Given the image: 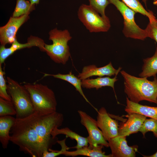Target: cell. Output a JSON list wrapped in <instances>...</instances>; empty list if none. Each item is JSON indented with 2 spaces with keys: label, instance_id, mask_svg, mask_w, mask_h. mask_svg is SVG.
I'll return each instance as SVG.
<instances>
[{
  "label": "cell",
  "instance_id": "obj_16",
  "mask_svg": "<svg viewBox=\"0 0 157 157\" xmlns=\"http://www.w3.org/2000/svg\"><path fill=\"white\" fill-rule=\"evenodd\" d=\"M125 110L128 114L138 113L157 120V107L143 105L132 102L127 97Z\"/></svg>",
  "mask_w": 157,
  "mask_h": 157
},
{
  "label": "cell",
  "instance_id": "obj_33",
  "mask_svg": "<svg viewBox=\"0 0 157 157\" xmlns=\"http://www.w3.org/2000/svg\"><path fill=\"white\" fill-rule=\"evenodd\" d=\"M147 0H142V1L144 3L145 6H147Z\"/></svg>",
  "mask_w": 157,
  "mask_h": 157
},
{
  "label": "cell",
  "instance_id": "obj_12",
  "mask_svg": "<svg viewBox=\"0 0 157 157\" xmlns=\"http://www.w3.org/2000/svg\"><path fill=\"white\" fill-rule=\"evenodd\" d=\"M126 136L118 135L108 141L112 157H134L137 151V145L129 146Z\"/></svg>",
  "mask_w": 157,
  "mask_h": 157
},
{
  "label": "cell",
  "instance_id": "obj_31",
  "mask_svg": "<svg viewBox=\"0 0 157 157\" xmlns=\"http://www.w3.org/2000/svg\"><path fill=\"white\" fill-rule=\"evenodd\" d=\"M143 156L146 157H157V151L154 154L149 156H145L143 155Z\"/></svg>",
  "mask_w": 157,
  "mask_h": 157
},
{
  "label": "cell",
  "instance_id": "obj_22",
  "mask_svg": "<svg viewBox=\"0 0 157 157\" xmlns=\"http://www.w3.org/2000/svg\"><path fill=\"white\" fill-rule=\"evenodd\" d=\"M126 6L136 13L147 16L149 19V22H151L156 18L153 13L151 11H147L143 7L139 0H122Z\"/></svg>",
  "mask_w": 157,
  "mask_h": 157
},
{
  "label": "cell",
  "instance_id": "obj_27",
  "mask_svg": "<svg viewBox=\"0 0 157 157\" xmlns=\"http://www.w3.org/2000/svg\"><path fill=\"white\" fill-rule=\"evenodd\" d=\"M5 73L0 64V97L5 100L11 101V98L7 91V86L4 78Z\"/></svg>",
  "mask_w": 157,
  "mask_h": 157
},
{
  "label": "cell",
  "instance_id": "obj_11",
  "mask_svg": "<svg viewBox=\"0 0 157 157\" xmlns=\"http://www.w3.org/2000/svg\"><path fill=\"white\" fill-rule=\"evenodd\" d=\"M45 43L43 40L38 37L31 36L28 38L27 42L24 44L19 43L16 40L9 48L1 45L0 47V64L1 65L6 59L16 51L32 47H38L40 51L45 52Z\"/></svg>",
  "mask_w": 157,
  "mask_h": 157
},
{
  "label": "cell",
  "instance_id": "obj_29",
  "mask_svg": "<svg viewBox=\"0 0 157 157\" xmlns=\"http://www.w3.org/2000/svg\"><path fill=\"white\" fill-rule=\"evenodd\" d=\"M146 28L149 37L154 40L157 43V19L149 22Z\"/></svg>",
  "mask_w": 157,
  "mask_h": 157
},
{
  "label": "cell",
  "instance_id": "obj_18",
  "mask_svg": "<svg viewBox=\"0 0 157 157\" xmlns=\"http://www.w3.org/2000/svg\"><path fill=\"white\" fill-rule=\"evenodd\" d=\"M115 75L113 78H110L109 76L101 77H99L94 79L89 78L82 80V86L86 89L96 88L98 90L103 87L109 86L112 87L114 90L115 83L118 79Z\"/></svg>",
  "mask_w": 157,
  "mask_h": 157
},
{
  "label": "cell",
  "instance_id": "obj_4",
  "mask_svg": "<svg viewBox=\"0 0 157 157\" xmlns=\"http://www.w3.org/2000/svg\"><path fill=\"white\" fill-rule=\"evenodd\" d=\"M49 39L51 40V44H45V52L54 62L66 64L71 56L68 42L72 39L67 29L58 30L55 28L49 32Z\"/></svg>",
  "mask_w": 157,
  "mask_h": 157
},
{
  "label": "cell",
  "instance_id": "obj_3",
  "mask_svg": "<svg viewBox=\"0 0 157 157\" xmlns=\"http://www.w3.org/2000/svg\"><path fill=\"white\" fill-rule=\"evenodd\" d=\"M24 86L30 95L34 112L44 115L56 111L54 93L48 86L41 83H26Z\"/></svg>",
  "mask_w": 157,
  "mask_h": 157
},
{
  "label": "cell",
  "instance_id": "obj_17",
  "mask_svg": "<svg viewBox=\"0 0 157 157\" xmlns=\"http://www.w3.org/2000/svg\"><path fill=\"white\" fill-rule=\"evenodd\" d=\"M15 120L11 115L0 116V141L4 149L7 148L10 141V131Z\"/></svg>",
  "mask_w": 157,
  "mask_h": 157
},
{
  "label": "cell",
  "instance_id": "obj_30",
  "mask_svg": "<svg viewBox=\"0 0 157 157\" xmlns=\"http://www.w3.org/2000/svg\"><path fill=\"white\" fill-rule=\"evenodd\" d=\"M40 0H29L32 4H39Z\"/></svg>",
  "mask_w": 157,
  "mask_h": 157
},
{
  "label": "cell",
  "instance_id": "obj_6",
  "mask_svg": "<svg viewBox=\"0 0 157 157\" xmlns=\"http://www.w3.org/2000/svg\"><path fill=\"white\" fill-rule=\"evenodd\" d=\"M110 3L114 5L122 14L124 19L122 32L127 38L144 40L149 37L146 28H141L136 23L135 15L136 13L119 0H108Z\"/></svg>",
  "mask_w": 157,
  "mask_h": 157
},
{
  "label": "cell",
  "instance_id": "obj_21",
  "mask_svg": "<svg viewBox=\"0 0 157 157\" xmlns=\"http://www.w3.org/2000/svg\"><path fill=\"white\" fill-rule=\"evenodd\" d=\"M142 72L139 74L141 77L156 76L157 73V47L154 55L143 60Z\"/></svg>",
  "mask_w": 157,
  "mask_h": 157
},
{
  "label": "cell",
  "instance_id": "obj_26",
  "mask_svg": "<svg viewBox=\"0 0 157 157\" xmlns=\"http://www.w3.org/2000/svg\"><path fill=\"white\" fill-rule=\"evenodd\" d=\"M89 5L95 10L101 16L106 17L105 10L106 7L110 3L108 0H88Z\"/></svg>",
  "mask_w": 157,
  "mask_h": 157
},
{
  "label": "cell",
  "instance_id": "obj_25",
  "mask_svg": "<svg viewBox=\"0 0 157 157\" xmlns=\"http://www.w3.org/2000/svg\"><path fill=\"white\" fill-rule=\"evenodd\" d=\"M139 131L141 132L144 136L146 133L151 131L157 138V120L151 118H146L142 125Z\"/></svg>",
  "mask_w": 157,
  "mask_h": 157
},
{
  "label": "cell",
  "instance_id": "obj_19",
  "mask_svg": "<svg viewBox=\"0 0 157 157\" xmlns=\"http://www.w3.org/2000/svg\"><path fill=\"white\" fill-rule=\"evenodd\" d=\"M51 134L53 138L56 137L58 135L63 134L65 135L67 138H69L72 140H75L77 142V144L76 146L70 148L78 149L88 146L89 144L88 137H85L82 136L67 127L61 129L56 128L52 130Z\"/></svg>",
  "mask_w": 157,
  "mask_h": 157
},
{
  "label": "cell",
  "instance_id": "obj_8",
  "mask_svg": "<svg viewBox=\"0 0 157 157\" xmlns=\"http://www.w3.org/2000/svg\"><path fill=\"white\" fill-rule=\"evenodd\" d=\"M78 112L81 124L86 128L88 133V145L92 147L101 145L107 147H109L108 142L104 138L97 126L96 120L83 111L78 110Z\"/></svg>",
  "mask_w": 157,
  "mask_h": 157
},
{
  "label": "cell",
  "instance_id": "obj_23",
  "mask_svg": "<svg viewBox=\"0 0 157 157\" xmlns=\"http://www.w3.org/2000/svg\"><path fill=\"white\" fill-rule=\"evenodd\" d=\"M35 4H32L29 1L17 0L16 4L13 13V17H18L24 15H29L35 10Z\"/></svg>",
  "mask_w": 157,
  "mask_h": 157
},
{
  "label": "cell",
  "instance_id": "obj_10",
  "mask_svg": "<svg viewBox=\"0 0 157 157\" xmlns=\"http://www.w3.org/2000/svg\"><path fill=\"white\" fill-rule=\"evenodd\" d=\"M97 112V124L105 139L108 142L118 136L119 125L117 122L110 115L104 107H101Z\"/></svg>",
  "mask_w": 157,
  "mask_h": 157
},
{
  "label": "cell",
  "instance_id": "obj_2",
  "mask_svg": "<svg viewBox=\"0 0 157 157\" xmlns=\"http://www.w3.org/2000/svg\"><path fill=\"white\" fill-rule=\"evenodd\" d=\"M120 73L124 78V92L131 101L137 103L145 100L157 104V78L150 81L146 77H138L124 70Z\"/></svg>",
  "mask_w": 157,
  "mask_h": 157
},
{
  "label": "cell",
  "instance_id": "obj_13",
  "mask_svg": "<svg viewBox=\"0 0 157 157\" xmlns=\"http://www.w3.org/2000/svg\"><path fill=\"white\" fill-rule=\"evenodd\" d=\"M128 119L119 125L118 135L126 136L139 131L142 125L147 117L138 113L128 114Z\"/></svg>",
  "mask_w": 157,
  "mask_h": 157
},
{
  "label": "cell",
  "instance_id": "obj_28",
  "mask_svg": "<svg viewBox=\"0 0 157 157\" xmlns=\"http://www.w3.org/2000/svg\"><path fill=\"white\" fill-rule=\"evenodd\" d=\"M66 138L62 140H58L57 143L61 147V149L59 151H55L51 149L49 151L45 152L42 157H56L60 155H63V152L66 150H68L70 148L66 145L65 141Z\"/></svg>",
  "mask_w": 157,
  "mask_h": 157
},
{
  "label": "cell",
  "instance_id": "obj_20",
  "mask_svg": "<svg viewBox=\"0 0 157 157\" xmlns=\"http://www.w3.org/2000/svg\"><path fill=\"white\" fill-rule=\"evenodd\" d=\"M53 76L55 78L67 81L72 84L75 88L76 90L83 97L86 101L92 106L96 111L97 110V109L90 103L84 94L81 88L82 80L77 76H75L72 74L71 72H70L67 74H62L60 73L56 74H44V76Z\"/></svg>",
  "mask_w": 157,
  "mask_h": 157
},
{
  "label": "cell",
  "instance_id": "obj_24",
  "mask_svg": "<svg viewBox=\"0 0 157 157\" xmlns=\"http://www.w3.org/2000/svg\"><path fill=\"white\" fill-rule=\"evenodd\" d=\"M16 110L12 101L0 97V116L16 115Z\"/></svg>",
  "mask_w": 157,
  "mask_h": 157
},
{
  "label": "cell",
  "instance_id": "obj_9",
  "mask_svg": "<svg viewBox=\"0 0 157 157\" xmlns=\"http://www.w3.org/2000/svg\"><path fill=\"white\" fill-rule=\"evenodd\" d=\"M29 18L28 15L18 17H10L7 23L0 27V42L1 45L12 44L16 40V34L20 26Z\"/></svg>",
  "mask_w": 157,
  "mask_h": 157
},
{
  "label": "cell",
  "instance_id": "obj_14",
  "mask_svg": "<svg viewBox=\"0 0 157 157\" xmlns=\"http://www.w3.org/2000/svg\"><path fill=\"white\" fill-rule=\"evenodd\" d=\"M122 69L119 67L116 70L113 67L111 62L103 67H98L94 65L84 67L77 77L81 80L94 76L102 77L106 76H111L118 74Z\"/></svg>",
  "mask_w": 157,
  "mask_h": 157
},
{
  "label": "cell",
  "instance_id": "obj_7",
  "mask_svg": "<svg viewBox=\"0 0 157 157\" xmlns=\"http://www.w3.org/2000/svg\"><path fill=\"white\" fill-rule=\"evenodd\" d=\"M99 13L89 5L84 4L80 6L77 12L79 19L90 32H107L111 27L109 19Z\"/></svg>",
  "mask_w": 157,
  "mask_h": 157
},
{
  "label": "cell",
  "instance_id": "obj_15",
  "mask_svg": "<svg viewBox=\"0 0 157 157\" xmlns=\"http://www.w3.org/2000/svg\"><path fill=\"white\" fill-rule=\"evenodd\" d=\"M104 146L99 145L96 147H91L89 145L76 149V150L64 151L63 155L67 156L73 157L83 156L90 157H112L111 154L106 155L102 150Z\"/></svg>",
  "mask_w": 157,
  "mask_h": 157
},
{
  "label": "cell",
  "instance_id": "obj_5",
  "mask_svg": "<svg viewBox=\"0 0 157 157\" xmlns=\"http://www.w3.org/2000/svg\"><path fill=\"white\" fill-rule=\"evenodd\" d=\"M7 91L15 106L16 118L26 117L34 112L30 95L24 86L9 77H6Z\"/></svg>",
  "mask_w": 157,
  "mask_h": 157
},
{
  "label": "cell",
  "instance_id": "obj_32",
  "mask_svg": "<svg viewBox=\"0 0 157 157\" xmlns=\"http://www.w3.org/2000/svg\"><path fill=\"white\" fill-rule=\"evenodd\" d=\"M153 4L154 5L157 6V0H153Z\"/></svg>",
  "mask_w": 157,
  "mask_h": 157
},
{
  "label": "cell",
  "instance_id": "obj_1",
  "mask_svg": "<svg viewBox=\"0 0 157 157\" xmlns=\"http://www.w3.org/2000/svg\"><path fill=\"white\" fill-rule=\"evenodd\" d=\"M63 114L57 112L41 114L34 112L22 118H16L10 131V141L20 151L33 157H42L58 140L51 134L52 130L62 125Z\"/></svg>",
  "mask_w": 157,
  "mask_h": 157
}]
</instances>
